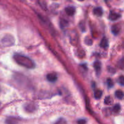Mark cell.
Listing matches in <instances>:
<instances>
[{
    "label": "cell",
    "mask_w": 124,
    "mask_h": 124,
    "mask_svg": "<svg viewBox=\"0 0 124 124\" xmlns=\"http://www.w3.org/2000/svg\"><path fill=\"white\" fill-rule=\"evenodd\" d=\"M6 122L7 124H17L18 120L15 117H8L6 119Z\"/></svg>",
    "instance_id": "10"
},
{
    "label": "cell",
    "mask_w": 124,
    "mask_h": 124,
    "mask_svg": "<svg viewBox=\"0 0 124 124\" xmlns=\"http://www.w3.org/2000/svg\"><path fill=\"white\" fill-rule=\"evenodd\" d=\"M117 81H118L119 84L121 85L124 86V76H119Z\"/></svg>",
    "instance_id": "15"
},
{
    "label": "cell",
    "mask_w": 124,
    "mask_h": 124,
    "mask_svg": "<svg viewBox=\"0 0 124 124\" xmlns=\"http://www.w3.org/2000/svg\"><path fill=\"white\" fill-rule=\"evenodd\" d=\"M111 31L114 35H118L120 31V27L117 25H113L111 27Z\"/></svg>",
    "instance_id": "9"
},
{
    "label": "cell",
    "mask_w": 124,
    "mask_h": 124,
    "mask_svg": "<svg viewBox=\"0 0 124 124\" xmlns=\"http://www.w3.org/2000/svg\"><path fill=\"white\" fill-rule=\"evenodd\" d=\"M87 121L85 119H81L78 121V124H86Z\"/></svg>",
    "instance_id": "19"
},
{
    "label": "cell",
    "mask_w": 124,
    "mask_h": 124,
    "mask_svg": "<svg viewBox=\"0 0 124 124\" xmlns=\"http://www.w3.org/2000/svg\"><path fill=\"white\" fill-rule=\"evenodd\" d=\"M115 96L119 99H122L124 98V93L121 90H117L115 93Z\"/></svg>",
    "instance_id": "11"
},
{
    "label": "cell",
    "mask_w": 124,
    "mask_h": 124,
    "mask_svg": "<svg viewBox=\"0 0 124 124\" xmlns=\"http://www.w3.org/2000/svg\"><path fill=\"white\" fill-rule=\"evenodd\" d=\"M54 124H67V122L65 119L60 118L55 122Z\"/></svg>",
    "instance_id": "14"
},
{
    "label": "cell",
    "mask_w": 124,
    "mask_h": 124,
    "mask_svg": "<svg viewBox=\"0 0 124 124\" xmlns=\"http://www.w3.org/2000/svg\"><path fill=\"white\" fill-rule=\"evenodd\" d=\"M121 110V106L119 104H116L113 107V111L115 113H118Z\"/></svg>",
    "instance_id": "17"
},
{
    "label": "cell",
    "mask_w": 124,
    "mask_h": 124,
    "mask_svg": "<svg viewBox=\"0 0 124 124\" xmlns=\"http://www.w3.org/2000/svg\"><path fill=\"white\" fill-rule=\"evenodd\" d=\"M93 13L97 16H101L103 14V10L101 7H98L93 10Z\"/></svg>",
    "instance_id": "6"
},
{
    "label": "cell",
    "mask_w": 124,
    "mask_h": 124,
    "mask_svg": "<svg viewBox=\"0 0 124 124\" xmlns=\"http://www.w3.org/2000/svg\"><path fill=\"white\" fill-rule=\"evenodd\" d=\"M85 43L88 45H91V44H92V40L89 39L88 38H87V39H86V40H85Z\"/></svg>",
    "instance_id": "20"
},
{
    "label": "cell",
    "mask_w": 124,
    "mask_h": 124,
    "mask_svg": "<svg viewBox=\"0 0 124 124\" xmlns=\"http://www.w3.org/2000/svg\"><path fill=\"white\" fill-rule=\"evenodd\" d=\"M65 13L68 15L69 16H73L75 13L76 12V9L73 6H69V7H66L65 8Z\"/></svg>",
    "instance_id": "4"
},
{
    "label": "cell",
    "mask_w": 124,
    "mask_h": 124,
    "mask_svg": "<svg viewBox=\"0 0 124 124\" xmlns=\"http://www.w3.org/2000/svg\"><path fill=\"white\" fill-rule=\"evenodd\" d=\"M101 47H102V48H105L108 46V41L107 39L106 38H102V39L101 40V44H100Z\"/></svg>",
    "instance_id": "8"
},
{
    "label": "cell",
    "mask_w": 124,
    "mask_h": 124,
    "mask_svg": "<svg viewBox=\"0 0 124 124\" xmlns=\"http://www.w3.org/2000/svg\"><path fill=\"white\" fill-rule=\"evenodd\" d=\"M13 59L17 64L27 69H33L35 67V62L30 58L25 56L15 54L13 56Z\"/></svg>",
    "instance_id": "1"
},
{
    "label": "cell",
    "mask_w": 124,
    "mask_h": 124,
    "mask_svg": "<svg viewBox=\"0 0 124 124\" xmlns=\"http://www.w3.org/2000/svg\"><path fill=\"white\" fill-rule=\"evenodd\" d=\"M47 79L50 82H54L58 79V76L56 73H51L47 75Z\"/></svg>",
    "instance_id": "3"
},
{
    "label": "cell",
    "mask_w": 124,
    "mask_h": 124,
    "mask_svg": "<svg viewBox=\"0 0 124 124\" xmlns=\"http://www.w3.org/2000/svg\"><path fill=\"white\" fill-rule=\"evenodd\" d=\"M107 84L108 87H110V88L113 87L114 85L112 79H108L107 81Z\"/></svg>",
    "instance_id": "18"
},
{
    "label": "cell",
    "mask_w": 124,
    "mask_h": 124,
    "mask_svg": "<svg viewBox=\"0 0 124 124\" xmlns=\"http://www.w3.org/2000/svg\"><path fill=\"white\" fill-rule=\"evenodd\" d=\"M0 91H1V89H0Z\"/></svg>",
    "instance_id": "22"
},
{
    "label": "cell",
    "mask_w": 124,
    "mask_h": 124,
    "mask_svg": "<svg viewBox=\"0 0 124 124\" xmlns=\"http://www.w3.org/2000/svg\"><path fill=\"white\" fill-rule=\"evenodd\" d=\"M102 96V92L100 90H97L94 92V97L96 99H99Z\"/></svg>",
    "instance_id": "13"
},
{
    "label": "cell",
    "mask_w": 124,
    "mask_h": 124,
    "mask_svg": "<svg viewBox=\"0 0 124 124\" xmlns=\"http://www.w3.org/2000/svg\"><path fill=\"white\" fill-rule=\"evenodd\" d=\"M121 15L119 13H116V12H111L110 13V16H109V18L110 19L111 21H116L117 19H118L119 18H121Z\"/></svg>",
    "instance_id": "5"
},
{
    "label": "cell",
    "mask_w": 124,
    "mask_h": 124,
    "mask_svg": "<svg viewBox=\"0 0 124 124\" xmlns=\"http://www.w3.org/2000/svg\"><path fill=\"white\" fill-rule=\"evenodd\" d=\"M94 69L95 70V71H96L97 73H99L101 71V64L99 61H96L94 62Z\"/></svg>",
    "instance_id": "7"
},
{
    "label": "cell",
    "mask_w": 124,
    "mask_h": 124,
    "mask_svg": "<svg viewBox=\"0 0 124 124\" xmlns=\"http://www.w3.org/2000/svg\"><path fill=\"white\" fill-rule=\"evenodd\" d=\"M79 1H84V0H79Z\"/></svg>",
    "instance_id": "21"
},
{
    "label": "cell",
    "mask_w": 124,
    "mask_h": 124,
    "mask_svg": "<svg viewBox=\"0 0 124 124\" xmlns=\"http://www.w3.org/2000/svg\"><path fill=\"white\" fill-rule=\"evenodd\" d=\"M35 107V106L34 104H28V105L25 106V110L29 111V112H31V111H33L35 110V108H34Z\"/></svg>",
    "instance_id": "12"
},
{
    "label": "cell",
    "mask_w": 124,
    "mask_h": 124,
    "mask_svg": "<svg viewBox=\"0 0 124 124\" xmlns=\"http://www.w3.org/2000/svg\"><path fill=\"white\" fill-rule=\"evenodd\" d=\"M111 99L110 96H107L105 98V100H104V103L107 105H110L111 104Z\"/></svg>",
    "instance_id": "16"
},
{
    "label": "cell",
    "mask_w": 124,
    "mask_h": 124,
    "mask_svg": "<svg viewBox=\"0 0 124 124\" xmlns=\"http://www.w3.org/2000/svg\"><path fill=\"white\" fill-rule=\"evenodd\" d=\"M2 43L4 46H12L14 43V40L10 35H6L2 40Z\"/></svg>",
    "instance_id": "2"
}]
</instances>
